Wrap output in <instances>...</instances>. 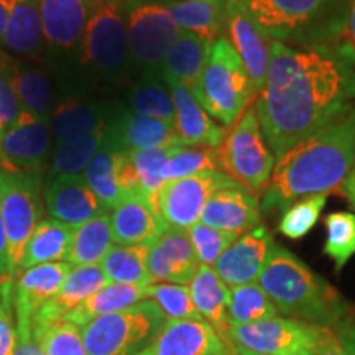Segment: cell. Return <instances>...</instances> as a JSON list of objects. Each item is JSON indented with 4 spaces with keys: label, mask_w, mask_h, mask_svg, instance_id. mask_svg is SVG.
<instances>
[{
    "label": "cell",
    "mask_w": 355,
    "mask_h": 355,
    "mask_svg": "<svg viewBox=\"0 0 355 355\" xmlns=\"http://www.w3.org/2000/svg\"><path fill=\"white\" fill-rule=\"evenodd\" d=\"M6 24H7V13L2 3H0V43H2L3 33H6Z\"/></svg>",
    "instance_id": "obj_55"
},
{
    "label": "cell",
    "mask_w": 355,
    "mask_h": 355,
    "mask_svg": "<svg viewBox=\"0 0 355 355\" xmlns=\"http://www.w3.org/2000/svg\"><path fill=\"white\" fill-rule=\"evenodd\" d=\"M188 288L199 316L206 322H209L217 334L220 336V339L224 340V344L230 350H234L230 347L229 340V286L222 282L212 266L199 265L198 272L191 279Z\"/></svg>",
    "instance_id": "obj_26"
},
{
    "label": "cell",
    "mask_w": 355,
    "mask_h": 355,
    "mask_svg": "<svg viewBox=\"0 0 355 355\" xmlns=\"http://www.w3.org/2000/svg\"><path fill=\"white\" fill-rule=\"evenodd\" d=\"M334 331L337 337L340 339V343L344 344V347L347 349L350 354L355 355V311L350 313Z\"/></svg>",
    "instance_id": "obj_52"
},
{
    "label": "cell",
    "mask_w": 355,
    "mask_h": 355,
    "mask_svg": "<svg viewBox=\"0 0 355 355\" xmlns=\"http://www.w3.org/2000/svg\"><path fill=\"white\" fill-rule=\"evenodd\" d=\"M105 140L123 153L145 148L183 146V141L175 128V122L133 114L130 110L110 119Z\"/></svg>",
    "instance_id": "obj_21"
},
{
    "label": "cell",
    "mask_w": 355,
    "mask_h": 355,
    "mask_svg": "<svg viewBox=\"0 0 355 355\" xmlns=\"http://www.w3.org/2000/svg\"><path fill=\"white\" fill-rule=\"evenodd\" d=\"M224 355H237V352H235V350H227Z\"/></svg>",
    "instance_id": "obj_57"
},
{
    "label": "cell",
    "mask_w": 355,
    "mask_h": 355,
    "mask_svg": "<svg viewBox=\"0 0 355 355\" xmlns=\"http://www.w3.org/2000/svg\"><path fill=\"white\" fill-rule=\"evenodd\" d=\"M168 12L181 30L214 43L225 33V0H171Z\"/></svg>",
    "instance_id": "obj_31"
},
{
    "label": "cell",
    "mask_w": 355,
    "mask_h": 355,
    "mask_svg": "<svg viewBox=\"0 0 355 355\" xmlns=\"http://www.w3.org/2000/svg\"><path fill=\"white\" fill-rule=\"evenodd\" d=\"M225 33L234 50L241 56L255 96L263 87L270 66V40L265 37L245 8L225 2Z\"/></svg>",
    "instance_id": "obj_16"
},
{
    "label": "cell",
    "mask_w": 355,
    "mask_h": 355,
    "mask_svg": "<svg viewBox=\"0 0 355 355\" xmlns=\"http://www.w3.org/2000/svg\"><path fill=\"white\" fill-rule=\"evenodd\" d=\"M245 10L266 38L291 46H332L347 32L334 0H257Z\"/></svg>",
    "instance_id": "obj_4"
},
{
    "label": "cell",
    "mask_w": 355,
    "mask_h": 355,
    "mask_svg": "<svg viewBox=\"0 0 355 355\" xmlns=\"http://www.w3.org/2000/svg\"><path fill=\"white\" fill-rule=\"evenodd\" d=\"M107 283L109 279L101 265L73 266L60 291L56 293L55 298H51L40 309L35 321L50 322L66 319L74 309L79 308L92 295H96Z\"/></svg>",
    "instance_id": "obj_25"
},
{
    "label": "cell",
    "mask_w": 355,
    "mask_h": 355,
    "mask_svg": "<svg viewBox=\"0 0 355 355\" xmlns=\"http://www.w3.org/2000/svg\"><path fill=\"white\" fill-rule=\"evenodd\" d=\"M8 63L10 58L0 53V139L17 122L24 110L8 76Z\"/></svg>",
    "instance_id": "obj_47"
},
{
    "label": "cell",
    "mask_w": 355,
    "mask_h": 355,
    "mask_svg": "<svg viewBox=\"0 0 355 355\" xmlns=\"http://www.w3.org/2000/svg\"><path fill=\"white\" fill-rule=\"evenodd\" d=\"M74 227L55 219H42L26 243L20 272L37 265L66 261Z\"/></svg>",
    "instance_id": "obj_32"
},
{
    "label": "cell",
    "mask_w": 355,
    "mask_h": 355,
    "mask_svg": "<svg viewBox=\"0 0 355 355\" xmlns=\"http://www.w3.org/2000/svg\"><path fill=\"white\" fill-rule=\"evenodd\" d=\"M220 171L219 152L209 146H178L175 153L163 165L162 176L163 183L180 178L193 176L202 171Z\"/></svg>",
    "instance_id": "obj_42"
},
{
    "label": "cell",
    "mask_w": 355,
    "mask_h": 355,
    "mask_svg": "<svg viewBox=\"0 0 355 355\" xmlns=\"http://www.w3.org/2000/svg\"><path fill=\"white\" fill-rule=\"evenodd\" d=\"M212 43L196 33L181 30L162 66V78L166 84L175 83L194 91L209 58Z\"/></svg>",
    "instance_id": "obj_28"
},
{
    "label": "cell",
    "mask_w": 355,
    "mask_h": 355,
    "mask_svg": "<svg viewBox=\"0 0 355 355\" xmlns=\"http://www.w3.org/2000/svg\"><path fill=\"white\" fill-rule=\"evenodd\" d=\"M217 152L224 175L255 196L263 194L277 159L261 132L255 101L229 128Z\"/></svg>",
    "instance_id": "obj_6"
},
{
    "label": "cell",
    "mask_w": 355,
    "mask_h": 355,
    "mask_svg": "<svg viewBox=\"0 0 355 355\" xmlns=\"http://www.w3.org/2000/svg\"><path fill=\"white\" fill-rule=\"evenodd\" d=\"M193 96L199 105L225 128L232 127L257 99L245 66L225 37L212 43L209 58Z\"/></svg>",
    "instance_id": "obj_5"
},
{
    "label": "cell",
    "mask_w": 355,
    "mask_h": 355,
    "mask_svg": "<svg viewBox=\"0 0 355 355\" xmlns=\"http://www.w3.org/2000/svg\"><path fill=\"white\" fill-rule=\"evenodd\" d=\"M130 60L141 73L162 74V66L181 28L159 0H125Z\"/></svg>",
    "instance_id": "obj_9"
},
{
    "label": "cell",
    "mask_w": 355,
    "mask_h": 355,
    "mask_svg": "<svg viewBox=\"0 0 355 355\" xmlns=\"http://www.w3.org/2000/svg\"><path fill=\"white\" fill-rule=\"evenodd\" d=\"M0 212L8 242L12 278L19 277L24 252L43 216L40 173L0 166Z\"/></svg>",
    "instance_id": "obj_8"
},
{
    "label": "cell",
    "mask_w": 355,
    "mask_h": 355,
    "mask_svg": "<svg viewBox=\"0 0 355 355\" xmlns=\"http://www.w3.org/2000/svg\"><path fill=\"white\" fill-rule=\"evenodd\" d=\"M146 286L121 285V283H107L96 295L73 311L66 321L83 327L84 324L94 321L97 318L119 313L146 300Z\"/></svg>",
    "instance_id": "obj_35"
},
{
    "label": "cell",
    "mask_w": 355,
    "mask_h": 355,
    "mask_svg": "<svg viewBox=\"0 0 355 355\" xmlns=\"http://www.w3.org/2000/svg\"><path fill=\"white\" fill-rule=\"evenodd\" d=\"M51 140L50 121L24 109L0 139V165L7 170L38 173L50 153Z\"/></svg>",
    "instance_id": "obj_13"
},
{
    "label": "cell",
    "mask_w": 355,
    "mask_h": 355,
    "mask_svg": "<svg viewBox=\"0 0 355 355\" xmlns=\"http://www.w3.org/2000/svg\"><path fill=\"white\" fill-rule=\"evenodd\" d=\"M110 227L119 245H152L168 225L145 196L128 194L110 211Z\"/></svg>",
    "instance_id": "obj_23"
},
{
    "label": "cell",
    "mask_w": 355,
    "mask_h": 355,
    "mask_svg": "<svg viewBox=\"0 0 355 355\" xmlns=\"http://www.w3.org/2000/svg\"><path fill=\"white\" fill-rule=\"evenodd\" d=\"M44 206L51 219L78 227L94 219L104 209L99 199L84 181L83 175L55 176L44 189Z\"/></svg>",
    "instance_id": "obj_20"
},
{
    "label": "cell",
    "mask_w": 355,
    "mask_h": 355,
    "mask_svg": "<svg viewBox=\"0 0 355 355\" xmlns=\"http://www.w3.org/2000/svg\"><path fill=\"white\" fill-rule=\"evenodd\" d=\"M150 245H115L102 260V270L109 283L148 286L153 279L148 272Z\"/></svg>",
    "instance_id": "obj_36"
},
{
    "label": "cell",
    "mask_w": 355,
    "mask_h": 355,
    "mask_svg": "<svg viewBox=\"0 0 355 355\" xmlns=\"http://www.w3.org/2000/svg\"><path fill=\"white\" fill-rule=\"evenodd\" d=\"M188 235L199 263L207 266H214L217 259L241 237L237 234L209 227V225L202 224V222H198L193 227H189Z\"/></svg>",
    "instance_id": "obj_46"
},
{
    "label": "cell",
    "mask_w": 355,
    "mask_h": 355,
    "mask_svg": "<svg viewBox=\"0 0 355 355\" xmlns=\"http://www.w3.org/2000/svg\"><path fill=\"white\" fill-rule=\"evenodd\" d=\"M340 194L347 199L350 207L355 209V163H354L352 170H350V173H349V176L345 178L343 188H340Z\"/></svg>",
    "instance_id": "obj_53"
},
{
    "label": "cell",
    "mask_w": 355,
    "mask_h": 355,
    "mask_svg": "<svg viewBox=\"0 0 355 355\" xmlns=\"http://www.w3.org/2000/svg\"><path fill=\"white\" fill-rule=\"evenodd\" d=\"M347 40L355 53V0H350L349 19H347Z\"/></svg>",
    "instance_id": "obj_54"
},
{
    "label": "cell",
    "mask_w": 355,
    "mask_h": 355,
    "mask_svg": "<svg viewBox=\"0 0 355 355\" xmlns=\"http://www.w3.org/2000/svg\"><path fill=\"white\" fill-rule=\"evenodd\" d=\"M261 220L260 199L243 186L232 184L217 189L204 206L199 222L224 232L243 235L259 227Z\"/></svg>",
    "instance_id": "obj_17"
},
{
    "label": "cell",
    "mask_w": 355,
    "mask_h": 355,
    "mask_svg": "<svg viewBox=\"0 0 355 355\" xmlns=\"http://www.w3.org/2000/svg\"><path fill=\"white\" fill-rule=\"evenodd\" d=\"M225 2L230 3V6L241 7V8H247L248 6H252V3L257 2V0H225Z\"/></svg>",
    "instance_id": "obj_56"
},
{
    "label": "cell",
    "mask_w": 355,
    "mask_h": 355,
    "mask_svg": "<svg viewBox=\"0 0 355 355\" xmlns=\"http://www.w3.org/2000/svg\"><path fill=\"white\" fill-rule=\"evenodd\" d=\"M275 245L265 225L248 230L235 241L214 263V272L229 288L257 283Z\"/></svg>",
    "instance_id": "obj_14"
},
{
    "label": "cell",
    "mask_w": 355,
    "mask_h": 355,
    "mask_svg": "<svg viewBox=\"0 0 355 355\" xmlns=\"http://www.w3.org/2000/svg\"><path fill=\"white\" fill-rule=\"evenodd\" d=\"M123 159H125V153L105 140L83 173L84 181L105 211H112L125 198L121 184Z\"/></svg>",
    "instance_id": "obj_30"
},
{
    "label": "cell",
    "mask_w": 355,
    "mask_h": 355,
    "mask_svg": "<svg viewBox=\"0 0 355 355\" xmlns=\"http://www.w3.org/2000/svg\"><path fill=\"white\" fill-rule=\"evenodd\" d=\"M35 331L44 355H87L81 327L66 319L50 322L35 321Z\"/></svg>",
    "instance_id": "obj_43"
},
{
    "label": "cell",
    "mask_w": 355,
    "mask_h": 355,
    "mask_svg": "<svg viewBox=\"0 0 355 355\" xmlns=\"http://www.w3.org/2000/svg\"><path fill=\"white\" fill-rule=\"evenodd\" d=\"M175 104V128L183 146L219 148L227 128L217 123L194 99L193 92L181 84H168Z\"/></svg>",
    "instance_id": "obj_24"
},
{
    "label": "cell",
    "mask_w": 355,
    "mask_h": 355,
    "mask_svg": "<svg viewBox=\"0 0 355 355\" xmlns=\"http://www.w3.org/2000/svg\"><path fill=\"white\" fill-rule=\"evenodd\" d=\"M277 306L259 283L230 288L229 326H242L278 316Z\"/></svg>",
    "instance_id": "obj_39"
},
{
    "label": "cell",
    "mask_w": 355,
    "mask_h": 355,
    "mask_svg": "<svg viewBox=\"0 0 355 355\" xmlns=\"http://www.w3.org/2000/svg\"><path fill=\"white\" fill-rule=\"evenodd\" d=\"M107 107L97 102L64 99L58 102L50 117L55 145L86 135L109 123Z\"/></svg>",
    "instance_id": "obj_29"
},
{
    "label": "cell",
    "mask_w": 355,
    "mask_h": 355,
    "mask_svg": "<svg viewBox=\"0 0 355 355\" xmlns=\"http://www.w3.org/2000/svg\"><path fill=\"white\" fill-rule=\"evenodd\" d=\"M199 265L188 230L184 229L168 227L158 241L150 245L148 272L153 283L188 286Z\"/></svg>",
    "instance_id": "obj_18"
},
{
    "label": "cell",
    "mask_w": 355,
    "mask_h": 355,
    "mask_svg": "<svg viewBox=\"0 0 355 355\" xmlns=\"http://www.w3.org/2000/svg\"><path fill=\"white\" fill-rule=\"evenodd\" d=\"M326 225V241L322 252L334 261L337 272L349 263L355 255V214L337 211L331 212L324 219Z\"/></svg>",
    "instance_id": "obj_40"
},
{
    "label": "cell",
    "mask_w": 355,
    "mask_h": 355,
    "mask_svg": "<svg viewBox=\"0 0 355 355\" xmlns=\"http://www.w3.org/2000/svg\"><path fill=\"white\" fill-rule=\"evenodd\" d=\"M326 202V194H316V196H308L295 201L282 212V219L278 222V232L285 235L286 239H291V241L303 239L318 224Z\"/></svg>",
    "instance_id": "obj_44"
},
{
    "label": "cell",
    "mask_w": 355,
    "mask_h": 355,
    "mask_svg": "<svg viewBox=\"0 0 355 355\" xmlns=\"http://www.w3.org/2000/svg\"><path fill=\"white\" fill-rule=\"evenodd\" d=\"M146 300H152L166 319H202L191 298L189 288L175 283H152L145 288Z\"/></svg>",
    "instance_id": "obj_45"
},
{
    "label": "cell",
    "mask_w": 355,
    "mask_h": 355,
    "mask_svg": "<svg viewBox=\"0 0 355 355\" xmlns=\"http://www.w3.org/2000/svg\"><path fill=\"white\" fill-rule=\"evenodd\" d=\"M178 146H163V148H145L127 152V158L130 162L132 170L135 173L137 183L141 196H145L150 202H155L158 191L163 183L162 168L168 162V158L175 153Z\"/></svg>",
    "instance_id": "obj_41"
},
{
    "label": "cell",
    "mask_w": 355,
    "mask_h": 355,
    "mask_svg": "<svg viewBox=\"0 0 355 355\" xmlns=\"http://www.w3.org/2000/svg\"><path fill=\"white\" fill-rule=\"evenodd\" d=\"M13 283L10 272V259H8V242L6 227H3L2 212H0V286Z\"/></svg>",
    "instance_id": "obj_51"
},
{
    "label": "cell",
    "mask_w": 355,
    "mask_h": 355,
    "mask_svg": "<svg viewBox=\"0 0 355 355\" xmlns=\"http://www.w3.org/2000/svg\"><path fill=\"white\" fill-rule=\"evenodd\" d=\"M230 347L255 355H311L316 324L275 316L242 326H230Z\"/></svg>",
    "instance_id": "obj_11"
},
{
    "label": "cell",
    "mask_w": 355,
    "mask_h": 355,
    "mask_svg": "<svg viewBox=\"0 0 355 355\" xmlns=\"http://www.w3.org/2000/svg\"><path fill=\"white\" fill-rule=\"evenodd\" d=\"M94 0H42L43 42L56 53L81 48Z\"/></svg>",
    "instance_id": "obj_19"
},
{
    "label": "cell",
    "mask_w": 355,
    "mask_h": 355,
    "mask_svg": "<svg viewBox=\"0 0 355 355\" xmlns=\"http://www.w3.org/2000/svg\"><path fill=\"white\" fill-rule=\"evenodd\" d=\"M73 265L68 261L37 265L24 270L13 286V309L17 322H32L40 309L60 291Z\"/></svg>",
    "instance_id": "obj_22"
},
{
    "label": "cell",
    "mask_w": 355,
    "mask_h": 355,
    "mask_svg": "<svg viewBox=\"0 0 355 355\" xmlns=\"http://www.w3.org/2000/svg\"><path fill=\"white\" fill-rule=\"evenodd\" d=\"M355 163V107L300 141L275 163L261 212H283L298 199L337 193Z\"/></svg>",
    "instance_id": "obj_2"
},
{
    "label": "cell",
    "mask_w": 355,
    "mask_h": 355,
    "mask_svg": "<svg viewBox=\"0 0 355 355\" xmlns=\"http://www.w3.org/2000/svg\"><path fill=\"white\" fill-rule=\"evenodd\" d=\"M107 125L86 133V135L63 141V144H58L51 157L53 178L60 175H83L89 162L94 158V155L104 145Z\"/></svg>",
    "instance_id": "obj_38"
},
{
    "label": "cell",
    "mask_w": 355,
    "mask_h": 355,
    "mask_svg": "<svg viewBox=\"0 0 355 355\" xmlns=\"http://www.w3.org/2000/svg\"><path fill=\"white\" fill-rule=\"evenodd\" d=\"M7 13L2 44L8 51L32 56L42 50V0H0Z\"/></svg>",
    "instance_id": "obj_27"
},
{
    "label": "cell",
    "mask_w": 355,
    "mask_h": 355,
    "mask_svg": "<svg viewBox=\"0 0 355 355\" xmlns=\"http://www.w3.org/2000/svg\"><path fill=\"white\" fill-rule=\"evenodd\" d=\"M230 350L204 319H166L140 355H224Z\"/></svg>",
    "instance_id": "obj_15"
},
{
    "label": "cell",
    "mask_w": 355,
    "mask_h": 355,
    "mask_svg": "<svg viewBox=\"0 0 355 355\" xmlns=\"http://www.w3.org/2000/svg\"><path fill=\"white\" fill-rule=\"evenodd\" d=\"M237 352V355H255V354H248V352H239V350H235Z\"/></svg>",
    "instance_id": "obj_58"
},
{
    "label": "cell",
    "mask_w": 355,
    "mask_h": 355,
    "mask_svg": "<svg viewBox=\"0 0 355 355\" xmlns=\"http://www.w3.org/2000/svg\"><path fill=\"white\" fill-rule=\"evenodd\" d=\"M8 76L19 97L21 107L32 112L37 117L50 121L53 109H55V92L51 83L42 69L26 63H15L10 60L8 63Z\"/></svg>",
    "instance_id": "obj_33"
},
{
    "label": "cell",
    "mask_w": 355,
    "mask_h": 355,
    "mask_svg": "<svg viewBox=\"0 0 355 355\" xmlns=\"http://www.w3.org/2000/svg\"><path fill=\"white\" fill-rule=\"evenodd\" d=\"M232 183L234 180L219 170L166 181L158 191L153 206L168 227L188 230L201 219L204 206L212 194Z\"/></svg>",
    "instance_id": "obj_12"
},
{
    "label": "cell",
    "mask_w": 355,
    "mask_h": 355,
    "mask_svg": "<svg viewBox=\"0 0 355 355\" xmlns=\"http://www.w3.org/2000/svg\"><path fill=\"white\" fill-rule=\"evenodd\" d=\"M275 159L355 107V53L347 42L301 48L270 40V66L255 99Z\"/></svg>",
    "instance_id": "obj_1"
},
{
    "label": "cell",
    "mask_w": 355,
    "mask_h": 355,
    "mask_svg": "<svg viewBox=\"0 0 355 355\" xmlns=\"http://www.w3.org/2000/svg\"><path fill=\"white\" fill-rule=\"evenodd\" d=\"M311 355H352L340 339L337 337L336 331L331 327L316 326V343H314Z\"/></svg>",
    "instance_id": "obj_49"
},
{
    "label": "cell",
    "mask_w": 355,
    "mask_h": 355,
    "mask_svg": "<svg viewBox=\"0 0 355 355\" xmlns=\"http://www.w3.org/2000/svg\"><path fill=\"white\" fill-rule=\"evenodd\" d=\"M15 355H44V350L40 343L35 321L17 322V350Z\"/></svg>",
    "instance_id": "obj_50"
},
{
    "label": "cell",
    "mask_w": 355,
    "mask_h": 355,
    "mask_svg": "<svg viewBox=\"0 0 355 355\" xmlns=\"http://www.w3.org/2000/svg\"><path fill=\"white\" fill-rule=\"evenodd\" d=\"M114 245L110 214L102 212L94 219L74 227L66 261L73 266L101 265Z\"/></svg>",
    "instance_id": "obj_34"
},
{
    "label": "cell",
    "mask_w": 355,
    "mask_h": 355,
    "mask_svg": "<svg viewBox=\"0 0 355 355\" xmlns=\"http://www.w3.org/2000/svg\"><path fill=\"white\" fill-rule=\"evenodd\" d=\"M163 311L152 300L84 324L87 355H140L165 326Z\"/></svg>",
    "instance_id": "obj_7"
},
{
    "label": "cell",
    "mask_w": 355,
    "mask_h": 355,
    "mask_svg": "<svg viewBox=\"0 0 355 355\" xmlns=\"http://www.w3.org/2000/svg\"><path fill=\"white\" fill-rule=\"evenodd\" d=\"M13 283L0 286V355H15L17 322H13Z\"/></svg>",
    "instance_id": "obj_48"
},
{
    "label": "cell",
    "mask_w": 355,
    "mask_h": 355,
    "mask_svg": "<svg viewBox=\"0 0 355 355\" xmlns=\"http://www.w3.org/2000/svg\"><path fill=\"white\" fill-rule=\"evenodd\" d=\"M128 110L166 122H175V104L171 91L162 74L141 73L128 92Z\"/></svg>",
    "instance_id": "obj_37"
},
{
    "label": "cell",
    "mask_w": 355,
    "mask_h": 355,
    "mask_svg": "<svg viewBox=\"0 0 355 355\" xmlns=\"http://www.w3.org/2000/svg\"><path fill=\"white\" fill-rule=\"evenodd\" d=\"M79 50L83 63L102 76H121L130 61L125 0H94Z\"/></svg>",
    "instance_id": "obj_10"
},
{
    "label": "cell",
    "mask_w": 355,
    "mask_h": 355,
    "mask_svg": "<svg viewBox=\"0 0 355 355\" xmlns=\"http://www.w3.org/2000/svg\"><path fill=\"white\" fill-rule=\"evenodd\" d=\"M257 283L286 318L336 329L350 314L340 293L279 243L273 245Z\"/></svg>",
    "instance_id": "obj_3"
}]
</instances>
